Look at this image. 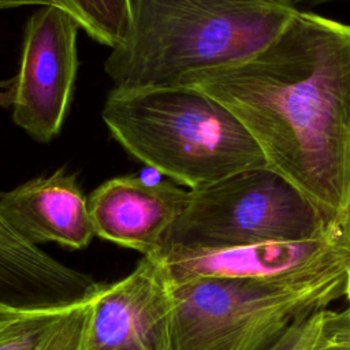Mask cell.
<instances>
[{
    "instance_id": "cell-1",
    "label": "cell",
    "mask_w": 350,
    "mask_h": 350,
    "mask_svg": "<svg viewBox=\"0 0 350 350\" xmlns=\"http://www.w3.org/2000/svg\"><path fill=\"white\" fill-rule=\"evenodd\" d=\"M178 85L227 107L338 234L350 212V25L298 10L254 55Z\"/></svg>"
},
{
    "instance_id": "cell-2",
    "label": "cell",
    "mask_w": 350,
    "mask_h": 350,
    "mask_svg": "<svg viewBox=\"0 0 350 350\" xmlns=\"http://www.w3.org/2000/svg\"><path fill=\"white\" fill-rule=\"evenodd\" d=\"M124 41L104 71L113 88L178 85L241 62L272 41L298 12L294 0H130Z\"/></svg>"
},
{
    "instance_id": "cell-3",
    "label": "cell",
    "mask_w": 350,
    "mask_h": 350,
    "mask_svg": "<svg viewBox=\"0 0 350 350\" xmlns=\"http://www.w3.org/2000/svg\"><path fill=\"white\" fill-rule=\"evenodd\" d=\"M101 118L129 154L189 190L268 167L241 120L191 86L113 88Z\"/></svg>"
},
{
    "instance_id": "cell-4",
    "label": "cell",
    "mask_w": 350,
    "mask_h": 350,
    "mask_svg": "<svg viewBox=\"0 0 350 350\" xmlns=\"http://www.w3.org/2000/svg\"><path fill=\"white\" fill-rule=\"evenodd\" d=\"M339 252L278 279L174 283L160 350H269L297 321L345 297L350 256Z\"/></svg>"
},
{
    "instance_id": "cell-5",
    "label": "cell",
    "mask_w": 350,
    "mask_h": 350,
    "mask_svg": "<svg viewBox=\"0 0 350 350\" xmlns=\"http://www.w3.org/2000/svg\"><path fill=\"white\" fill-rule=\"evenodd\" d=\"M325 232L332 231L309 200L284 176L262 167L190 190L187 206L171 227L165 245L301 241Z\"/></svg>"
},
{
    "instance_id": "cell-6",
    "label": "cell",
    "mask_w": 350,
    "mask_h": 350,
    "mask_svg": "<svg viewBox=\"0 0 350 350\" xmlns=\"http://www.w3.org/2000/svg\"><path fill=\"white\" fill-rule=\"evenodd\" d=\"M79 29L57 5L38 7L25 26L12 120L38 142L52 141L68 115L79 67Z\"/></svg>"
},
{
    "instance_id": "cell-7",
    "label": "cell",
    "mask_w": 350,
    "mask_h": 350,
    "mask_svg": "<svg viewBox=\"0 0 350 350\" xmlns=\"http://www.w3.org/2000/svg\"><path fill=\"white\" fill-rule=\"evenodd\" d=\"M174 280L161 252L103 284L90 308L83 350H160Z\"/></svg>"
},
{
    "instance_id": "cell-8",
    "label": "cell",
    "mask_w": 350,
    "mask_h": 350,
    "mask_svg": "<svg viewBox=\"0 0 350 350\" xmlns=\"http://www.w3.org/2000/svg\"><path fill=\"white\" fill-rule=\"evenodd\" d=\"M174 283L201 279H278L323 267L339 256L335 234L230 246L167 243L161 250Z\"/></svg>"
},
{
    "instance_id": "cell-9",
    "label": "cell",
    "mask_w": 350,
    "mask_h": 350,
    "mask_svg": "<svg viewBox=\"0 0 350 350\" xmlns=\"http://www.w3.org/2000/svg\"><path fill=\"white\" fill-rule=\"evenodd\" d=\"M189 196V189L171 180L149 183L137 175L111 178L88 197L94 234L142 256L159 253L186 209Z\"/></svg>"
},
{
    "instance_id": "cell-10",
    "label": "cell",
    "mask_w": 350,
    "mask_h": 350,
    "mask_svg": "<svg viewBox=\"0 0 350 350\" xmlns=\"http://www.w3.org/2000/svg\"><path fill=\"white\" fill-rule=\"evenodd\" d=\"M0 215L36 245L83 249L96 235L78 174L63 167L0 191Z\"/></svg>"
},
{
    "instance_id": "cell-11",
    "label": "cell",
    "mask_w": 350,
    "mask_h": 350,
    "mask_svg": "<svg viewBox=\"0 0 350 350\" xmlns=\"http://www.w3.org/2000/svg\"><path fill=\"white\" fill-rule=\"evenodd\" d=\"M93 276L56 260L0 215V287L30 304L71 302L96 288Z\"/></svg>"
},
{
    "instance_id": "cell-12",
    "label": "cell",
    "mask_w": 350,
    "mask_h": 350,
    "mask_svg": "<svg viewBox=\"0 0 350 350\" xmlns=\"http://www.w3.org/2000/svg\"><path fill=\"white\" fill-rule=\"evenodd\" d=\"M94 41L113 49L130 31V0H60Z\"/></svg>"
},
{
    "instance_id": "cell-13",
    "label": "cell",
    "mask_w": 350,
    "mask_h": 350,
    "mask_svg": "<svg viewBox=\"0 0 350 350\" xmlns=\"http://www.w3.org/2000/svg\"><path fill=\"white\" fill-rule=\"evenodd\" d=\"M94 291L71 302H56L49 305L10 304L0 299V346L37 325L49 323L74 312L82 306L94 294Z\"/></svg>"
},
{
    "instance_id": "cell-14",
    "label": "cell",
    "mask_w": 350,
    "mask_h": 350,
    "mask_svg": "<svg viewBox=\"0 0 350 350\" xmlns=\"http://www.w3.org/2000/svg\"><path fill=\"white\" fill-rule=\"evenodd\" d=\"M89 310V305H83L48 323L34 350H83Z\"/></svg>"
},
{
    "instance_id": "cell-15",
    "label": "cell",
    "mask_w": 350,
    "mask_h": 350,
    "mask_svg": "<svg viewBox=\"0 0 350 350\" xmlns=\"http://www.w3.org/2000/svg\"><path fill=\"white\" fill-rule=\"evenodd\" d=\"M325 310L297 321L269 350H314L321 335Z\"/></svg>"
},
{
    "instance_id": "cell-16",
    "label": "cell",
    "mask_w": 350,
    "mask_h": 350,
    "mask_svg": "<svg viewBox=\"0 0 350 350\" xmlns=\"http://www.w3.org/2000/svg\"><path fill=\"white\" fill-rule=\"evenodd\" d=\"M320 342L350 349V308L331 309L324 313Z\"/></svg>"
},
{
    "instance_id": "cell-17",
    "label": "cell",
    "mask_w": 350,
    "mask_h": 350,
    "mask_svg": "<svg viewBox=\"0 0 350 350\" xmlns=\"http://www.w3.org/2000/svg\"><path fill=\"white\" fill-rule=\"evenodd\" d=\"M53 321V320H52ZM51 323V321H49ZM48 323L37 325L29 331H26L25 334L16 336L15 339L4 343L0 346V350H34L36 346L38 345V340L41 338L42 329L45 328Z\"/></svg>"
},
{
    "instance_id": "cell-18",
    "label": "cell",
    "mask_w": 350,
    "mask_h": 350,
    "mask_svg": "<svg viewBox=\"0 0 350 350\" xmlns=\"http://www.w3.org/2000/svg\"><path fill=\"white\" fill-rule=\"evenodd\" d=\"M15 101V77L0 81V108H10Z\"/></svg>"
},
{
    "instance_id": "cell-19",
    "label": "cell",
    "mask_w": 350,
    "mask_h": 350,
    "mask_svg": "<svg viewBox=\"0 0 350 350\" xmlns=\"http://www.w3.org/2000/svg\"><path fill=\"white\" fill-rule=\"evenodd\" d=\"M22 5H57L63 8L60 0H0V10H8Z\"/></svg>"
},
{
    "instance_id": "cell-20",
    "label": "cell",
    "mask_w": 350,
    "mask_h": 350,
    "mask_svg": "<svg viewBox=\"0 0 350 350\" xmlns=\"http://www.w3.org/2000/svg\"><path fill=\"white\" fill-rule=\"evenodd\" d=\"M314 350H350V349H346V347H339V346H332V345H327V343H323V342H320V339H319V343L316 345Z\"/></svg>"
},
{
    "instance_id": "cell-21",
    "label": "cell",
    "mask_w": 350,
    "mask_h": 350,
    "mask_svg": "<svg viewBox=\"0 0 350 350\" xmlns=\"http://www.w3.org/2000/svg\"><path fill=\"white\" fill-rule=\"evenodd\" d=\"M297 4H309V5H319L324 3H331V1H342V0H294Z\"/></svg>"
},
{
    "instance_id": "cell-22",
    "label": "cell",
    "mask_w": 350,
    "mask_h": 350,
    "mask_svg": "<svg viewBox=\"0 0 350 350\" xmlns=\"http://www.w3.org/2000/svg\"><path fill=\"white\" fill-rule=\"evenodd\" d=\"M345 298L347 299V306L350 308V267L347 271V279H346V288H345Z\"/></svg>"
},
{
    "instance_id": "cell-23",
    "label": "cell",
    "mask_w": 350,
    "mask_h": 350,
    "mask_svg": "<svg viewBox=\"0 0 350 350\" xmlns=\"http://www.w3.org/2000/svg\"><path fill=\"white\" fill-rule=\"evenodd\" d=\"M347 224H349V228H350V215H349V221H347ZM338 246L342 247V249L346 250V252H350V242L340 241V242H338Z\"/></svg>"
},
{
    "instance_id": "cell-24",
    "label": "cell",
    "mask_w": 350,
    "mask_h": 350,
    "mask_svg": "<svg viewBox=\"0 0 350 350\" xmlns=\"http://www.w3.org/2000/svg\"><path fill=\"white\" fill-rule=\"evenodd\" d=\"M340 250H342V249H340ZM343 252H345V253H347V254L350 256V252H346V250H343Z\"/></svg>"
}]
</instances>
